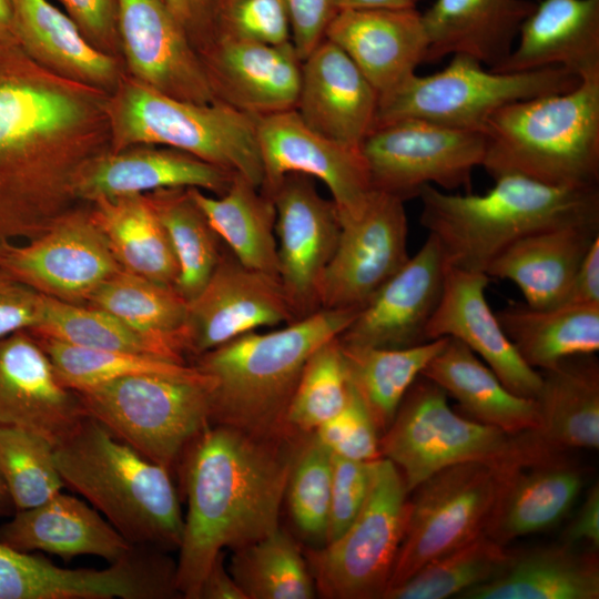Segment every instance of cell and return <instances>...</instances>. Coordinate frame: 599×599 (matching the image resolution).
<instances>
[{
  "instance_id": "cell-36",
  "label": "cell",
  "mask_w": 599,
  "mask_h": 599,
  "mask_svg": "<svg viewBox=\"0 0 599 599\" xmlns=\"http://www.w3.org/2000/svg\"><path fill=\"white\" fill-rule=\"evenodd\" d=\"M496 316L519 356L539 372L599 349V304L537 308L512 302Z\"/></svg>"
},
{
  "instance_id": "cell-30",
  "label": "cell",
  "mask_w": 599,
  "mask_h": 599,
  "mask_svg": "<svg viewBox=\"0 0 599 599\" xmlns=\"http://www.w3.org/2000/svg\"><path fill=\"white\" fill-rule=\"evenodd\" d=\"M0 542L24 552H49L68 561L92 555L110 564L134 548L94 507L62 493L40 506L16 511L0 526Z\"/></svg>"
},
{
  "instance_id": "cell-55",
  "label": "cell",
  "mask_w": 599,
  "mask_h": 599,
  "mask_svg": "<svg viewBox=\"0 0 599 599\" xmlns=\"http://www.w3.org/2000/svg\"><path fill=\"white\" fill-rule=\"evenodd\" d=\"M84 37L97 48L109 45L118 33L116 0H58Z\"/></svg>"
},
{
  "instance_id": "cell-14",
  "label": "cell",
  "mask_w": 599,
  "mask_h": 599,
  "mask_svg": "<svg viewBox=\"0 0 599 599\" xmlns=\"http://www.w3.org/2000/svg\"><path fill=\"white\" fill-rule=\"evenodd\" d=\"M175 564L134 547L105 569H68L0 542V599H166L179 595Z\"/></svg>"
},
{
  "instance_id": "cell-60",
  "label": "cell",
  "mask_w": 599,
  "mask_h": 599,
  "mask_svg": "<svg viewBox=\"0 0 599 599\" xmlns=\"http://www.w3.org/2000/svg\"><path fill=\"white\" fill-rule=\"evenodd\" d=\"M416 0H333L336 10L343 9H409Z\"/></svg>"
},
{
  "instance_id": "cell-38",
  "label": "cell",
  "mask_w": 599,
  "mask_h": 599,
  "mask_svg": "<svg viewBox=\"0 0 599 599\" xmlns=\"http://www.w3.org/2000/svg\"><path fill=\"white\" fill-rule=\"evenodd\" d=\"M94 204L90 215L120 266L175 288L177 261L146 194L100 199Z\"/></svg>"
},
{
  "instance_id": "cell-24",
  "label": "cell",
  "mask_w": 599,
  "mask_h": 599,
  "mask_svg": "<svg viewBox=\"0 0 599 599\" xmlns=\"http://www.w3.org/2000/svg\"><path fill=\"white\" fill-rule=\"evenodd\" d=\"M200 55L217 101L253 118L296 108L302 60L292 41L274 45L216 37Z\"/></svg>"
},
{
  "instance_id": "cell-57",
  "label": "cell",
  "mask_w": 599,
  "mask_h": 599,
  "mask_svg": "<svg viewBox=\"0 0 599 599\" xmlns=\"http://www.w3.org/2000/svg\"><path fill=\"white\" fill-rule=\"evenodd\" d=\"M564 544L575 546L587 542L592 550L599 547V486L593 484L587 493L586 500L581 505L575 518L570 521L562 534Z\"/></svg>"
},
{
  "instance_id": "cell-6",
  "label": "cell",
  "mask_w": 599,
  "mask_h": 599,
  "mask_svg": "<svg viewBox=\"0 0 599 599\" xmlns=\"http://www.w3.org/2000/svg\"><path fill=\"white\" fill-rule=\"evenodd\" d=\"M483 132L481 166L493 179L518 174L550 186H598L599 72L570 91L502 106Z\"/></svg>"
},
{
  "instance_id": "cell-11",
  "label": "cell",
  "mask_w": 599,
  "mask_h": 599,
  "mask_svg": "<svg viewBox=\"0 0 599 599\" xmlns=\"http://www.w3.org/2000/svg\"><path fill=\"white\" fill-rule=\"evenodd\" d=\"M407 489L393 461L373 463L367 498L336 539L306 554L316 592L327 599H383L407 514Z\"/></svg>"
},
{
  "instance_id": "cell-19",
  "label": "cell",
  "mask_w": 599,
  "mask_h": 599,
  "mask_svg": "<svg viewBox=\"0 0 599 599\" xmlns=\"http://www.w3.org/2000/svg\"><path fill=\"white\" fill-rule=\"evenodd\" d=\"M268 196L276 213L278 278L298 319L321 309L317 285L336 248L341 220L334 202L305 174H286Z\"/></svg>"
},
{
  "instance_id": "cell-47",
  "label": "cell",
  "mask_w": 599,
  "mask_h": 599,
  "mask_svg": "<svg viewBox=\"0 0 599 599\" xmlns=\"http://www.w3.org/2000/svg\"><path fill=\"white\" fill-rule=\"evenodd\" d=\"M351 388L341 343L332 338L312 353L302 370L285 414L286 432L313 433L345 407Z\"/></svg>"
},
{
  "instance_id": "cell-1",
  "label": "cell",
  "mask_w": 599,
  "mask_h": 599,
  "mask_svg": "<svg viewBox=\"0 0 599 599\" xmlns=\"http://www.w3.org/2000/svg\"><path fill=\"white\" fill-rule=\"evenodd\" d=\"M293 438L211 424L189 445L180 460L187 511L175 566V588L183 598H199L224 549H238L280 527L301 443Z\"/></svg>"
},
{
  "instance_id": "cell-31",
  "label": "cell",
  "mask_w": 599,
  "mask_h": 599,
  "mask_svg": "<svg viewBox=\"0 0 599 599\" xmlns=\"http://www.w3.org/2000/svg\"><path fill=\"white\" fill-rule=\"evenodd\" d=\"M531 0H435L422 13L428 38L426 61L466 54L489 69L510 53Z\"/></svg>"
},
{
  "instance_id": "cell-62",
  "label": "cell",
  "mask_w": 599,
  "mask_h": 599,
  "mask_svg": "<svg viewBox=\"0 0 599 599\" xmlns=\"http://www.w3.org/2000/svg\"><path fill=\"white\" fill-rule=\"evenodd\" d=\"M16 512L6 483L0 474V518L11 517Z\"/></svg>"
},
{
  "instance_id": "cell-25",
  "label": "cell",
  "mask_w": 599,
  "mask_h": 599,
  "mask_svg": "<svg viewBox=\"0 0 599 599\" xmlns=\"http://www.w3.org/2000/svg\"><path fill=\"white\" fill-rule=\"evenodd\" d=\"M489 276L445 263L443 294L427 326L428 341L451 337L474 352L512 393L536 398L541 374L528 366L487 303Z\"/></svg>"
},
{
  "instance_id": "cell-10",
  "label": "cell",
  "mask_w": 599,
  "mask_h": 599,
  "mask_svg": "<svg viewBox=\"0 0 599 599\" xmlns=\"http://www.w3.org/2000/svg\"><path fill=\"white\" fill-rule=\"evenodd\" d=\"M579 82L578 77L561 68L495 72L469 55L454 54L443 70L426 75L414 73L379 95L374 126L402 119H422L483 131L488 118L502 106L567 92Z\"/></svg>"
},
{
  "instance_id": "cell-34",
  "label": "cell",
  "mask_w": 599,
  "mask_h": 599,
  "mask_svg": "<svg viewBox=\"0 0 599 599\" xmlns=\"http://www.w3.org/2000/svg\"><path fill=\"white\" fill-rule=\"evenodd\" d=\"M454 397L469 418L519 434L539 430L535 398L509 390L498 376L461 342L448 337L422 374Z\"/></svg>"
},
{
  "instance_id": "cell-52",
  "label": "cell",
  "mask_w": 599,
  "mask_h": 599,
  "mask_svg": "<svg viewBox=\"0 0 599 599\" xmlns=\"http://www.w3.org/2000/svg\"><path fill=\"white\" fill-rule=\"evenodd\" d=\"M373 463L333 455L326 542L339 537L361 511L373 477Z\"/></svg>"
},
{
  "instance_id": "cell-17",
  "label": "cell",
  "mask_w": 599,
  "mask_h": 599,
  "mask_svg": "<svg viewBox=\"0 0 599 599\" xmlns=\"http://www.w3.org/2000/svg\"><path fill=\"white\" fill-rule=\"evenodd\" d=\"M256 119L266 195L290 173L321 180L329 190L341 222L357 216L374 192L359 146L329 139L287 110Z\"/></svg>"
},
{
  "instance_id": "cell-46",
  "label": "cell",
  "mask_w": 599,
  "mask_h": 599,
  "mask_svg": "<svg viewBox=\"0 0 599 599\" xmlns=\"http://www.w3.org/2000/svg\"><path fill=\"white\" fill-rule=\"evenodd\" d=\"M508 550L485 534L428 562L383 599H446L493 578Z\"/></svg>"
},
{
  "instance_id": "cell-61",
  "label": "cell",
  "mask_w": 599,
  "mask_h": 599,
  "mask_svg": "<svg viewBox=\"0 0 599 599\" xmlns=\"http://www.w3.org/2000/svg\"><path fill=\"white\" fill-rule=\"evenodd\" d=\"M0 44H18L11 0H0Z\"/></svg>"
},
{
  "instance_id": "cell-12",
  "label": "cell",
  "mask_w": 599,
  "mask_h": 599,
  "mask_svg": "<svg viewBox=\"0 0 599 599\" xmlns=\"http://www.w3.org/2000/svg\"><path fill=\"white\" fill-rule=\"evenodd\" d=\"M498 478L499 469L468 461L435 473L410 491L414 495L407 500L404 534L386 591L484 534Z\"/></svg>"
},
{
  "instance_id": "cell-43",
  "label": "cell",
  "mask_w": 599,
  "mask_h": 599,
  "mask_svg": "<svg viewBox=\"0 0 599 599\" xmlns=\"http://www.w3.org/2000/svg\"><path fill=\"white\" fill-rule=\"evenodd\" d=\"M88 305L141 333L179 341L187 354V302L174 287L121 267L93 292Z\"/></svg>"
},
{
  "instance_id": "cell-45",
  "label": "cell",
  "mask_w": 599,
  "mask_h": 599,
  "mask_svg": "<svg viewBox=\"0 0 599 599\" xmlns=\"http://www.w3.org/2000/svg\"><path fill=\"white\" fill-rule=\"evenodd\" d=\"M60 383L81 392L89 387L132 375H161L195 378L203 373L193 364L124 352L99 351L38 337Z\"/></svg>"
},
{
  "instance_id": "cell-16",
  "label": "cell",
  "mask_w": 599,
  "mask_h": 599,
  "mask_svg": "<svg viewBox=\"0 0 599 599\" xmlns=\"http://www.w3.org/2000/svg\"><path fill=\"white\" fill-rule=\"evenodd\" d=\"M121 268L90 213L65 212L39 236L10 244L0 270L40 294L88 305L93 292Z\"/></svg>"
},
{
  "instance_id": "cell-41",
  "label": "cell",
  "mask_w": 599,
  "mask_h": 599,
  "mask_svg": "<svg viewBox=\"0 0 599 599\" xmlns=\"http://www.w3.org/2000/svg\"><path fill=\"white\" fill-rule=\"evenodd\" d=\"M29 332L38 337L84 348L151 355L186 363L185 347L179 341L135 331L105 311L48 296L43 298L39 325Z\"/></svg>"
},
{
  "instance_id": "cell-56",
  "label": "cell",
  "mask_w": 599,
  "mask_h": 599,
  "mask_svg": "<svg viewBox=\"0 0 599 599\" xmlns=\"http://www.w3.org/2000/svg\"><path fill=\"white\" fill-rule=\"evenodd\" d=\"M162 1L182 26L199 53L215 41L219 0Z\"/></svg>"
},
{
  "instance_id": "cell-21",
  "label": "cell",
  "mask_w": 599,
  "mask_h": 599,
  "mask_svg": "<svg viewBox=\"0 0 599 599\" xmlns=\"http://www.w3.org/2000/svg\"><path fill=\"white\" fill-rule=\"evenodd\" d=\"M445 260L435 236L388 278L338 336L344 345L404 348L429 342L427 326L439 304Z\"/></svg>"
},
{
  "instance_id": "cell-33",
  "label": "cell",
  "mask_w": 599,
  "mask_h": 599,
  "mask_svg": "<svg viewBox=\"0 0 599 599\" xmlns=\"http://www.w3.org/2000/svg\"><path fill=\"white\" fill-rule=\"evenodd\" d=\"M460 599H598L597 550L575 546L537 547L508 551L498 572Z\"/></svg>"
},
{
  "instance_id": "cell-15",
  "label": "cell",
  "mask_w": 599,
  "mask_h": 599,
  "mask_svg": "<svg viewBox=\"0 0 599 599\" xmlns=\"http://www.w3.org/2000/svg\"><path fill=\"white\" fill-rule=\"evenodd\" d=\"M407 237L404 201L374 190L357 216L341 222L317 285L319 308L359 311L408 260Z\"/></svg>"
},
{
  "instance_id": "cell-28",
  "label": "cell",
  "mask_w": 599,
  "mask_h": 599,
  "mask_svg": "<svg viewBox=\"0 0 599 599\" xmlns=\"http://www.w3.org/2000/svg\"><path fill=\"white\" fill-rule=\"evenodd\" d=\"M235 174L175 149L121 150L87 159L73 176L72 193L92 202L176 187L221 195Z\"/></svg>"
},
{
  "instance_id": "cell-49",
  "label": "cell",
  "mask_w": 599,
  "mask_h": 599,
  "mask_svg": "<svg viewBox=\"0 0 599 599\" xmlns=\"http://www.w3.org/2000/svg\"><path fill=\"white\" fill-rule=\"evenodd\" d=\"M301 440L285 496L293 521L303 536L325 545L333 473V454L313 433Z\"/></svg>"
},
{
  "instance_id": "cell-32",
  "label": "cell",
  "mask_w": 599,
  "mask_h": 599,
  "mask_svg": "<svg viewBox=\"0 0 599 599\" xmlns=\"http://www.w3.org/2000/svg\"><path fill=\"white\" fill-rule=\"evenodd\" d=\"M598 237L599 222L546 229L507 247L486 274L515 283L529 306H556L562 303L579 265Z\"/></svg>"
},
{
  "instance_id": "cell-37",
  "label": "cell",
  "mask_w": 599,
  "mask_h": 599,
  "mask_svg": "<svg viewBox=\"0 0 599 599\" xmlns=\"http://www.w3.org/2000/svg\"><path fill=\"white\" fill-rule=\"evenodd\" d=\"M18 45L32 61L88 84H110L114 60L48 0H11Z\"/></svg>"
},
{
  "instance_id": "cell-4",
  "label": "cell",
  "mask_w": 599,
  "mask_h": 599,
  "mask_svg": "<svg viewBox=\"0 0 599 599\" xmlns=\"http://www.w3.org/2000/svg\"><path fill=\"white\" fill-rule=\"evenodd\" d=\"M494 180L484 194L420 189V224L438 241L446 264L486 274L500 253L527 235L599 222L598 186H550L518 174Z\"/></svg>"
},
{
  "instance_id": "cell-42",
  "label": "cell",
  "mask_w": 599,
  "mask_h": 599,
  "mask_svg": "<svg viewBox=\"0 0 599 599\" xmlns=\"http://www.w3.org/2000/svg\"><path fill=\"white\" fill-rule=\"evenodd\" d=\"M174 251L179 276L175 290L186 301L206 284L222 254V241L190 193V187L146 194Z\"/></svg>"
},
{
  "instance_id": "cell-5",
  "label": "cell",
  "mask_w": 599,
  "mask_h": 599,
  "mask_svg": "<svg viewBox=\"0 0 599 599\" xmlns=\"http://www.w3.org/2000/svg\"><path fill=\"white\" fill-rule=\"evenodd\" d=\"M63 480L134 547L179 549L184 518L165 467L115 438L85 416L54 448Z\"/></svg>"
},
{
  "instance_id": "cell-22",
  "label": "cell",
  "mask_w": 599,
  "mask_h": 599,
  "mask_svg": "<svg viewBox=\"0 0 599 599\" xmlns=\"http://www.w3.org/2000/svg\"><path fill=\"white\" fill-rule=\"evenodd\" d=\"M85 416L78 393L60 383L33 334L0 339V427L37 433L55 447Z\"/></svg>"
},
{
  "instance_id": "cell-8",
  "label": "cell",
  "mask_w": 599,
  "mask_h": 599,
  "mask_svg": "<svg viewBox=\"0 0 599 599\" xmlns=\"http://www.w3.org/2000/svg\"><path fill=\"white\" fill-rule=\"evenodd\" d=\"M111 122L114 151L163 145L263 183L256 119L221 101H185L134 80L112 102Z\"/></svg>"
},
{
  "instance_id": "cell-20",
  "label": "cell",
  "mask_w": 599,
  "mask_h": 599,
  "mask_svg": "<svg viewBox=\"0 0 599 599\" xmlns=\"http://www.w3.org/2000/svg\"><path fill=\"white\" fill-rule=\"evenodd\" d=\"M116 28L135 81L185 101L216 100L199 51L162 0H116Z\"/></svg>"
},
{
  "instance_id": "cell-26",
  "label": "cell",
  "mask_w": 599,
  "mask_h": 599,
  "mask_svg": "<svg viewBox=\"0 0 599 599\" xmlns=\"http://www.w3.org/2000/svg\"><path fill=\"white\" fill-rule=\"evenodd\" d=\"M379 94L354 61L323 39L302 61L295 110L318 133L359 146L374 128Z\"/></svg>"
},
{
  "instance_id": "cell-9",
  "label": "cell",
  "mask_w": 599,
  "mask_h": 599,
  "mask_svg": "<svg viewBox=\"0 0 599 599\" xmlns=\"http://www.w3.org/2000/svg\"><path fill=\"white\" fill-rule=\"evenodd\" d=\"M211 379L132 375L78 392L88 416L170 471L211 425Z\"/></svg>"
},
{
  "instance_id": "cell-40",
  "label": "cell",
  "mask_w": 599,
  "mask_h": 599,
  "mask_svg": "<svg viewBox=\"0 0 599 599\" xmlns=\"http://www.w3.org/2000/svg\"><path fill=\"white\" fill-rule=\"evenodd\" d=\"M447 339L436 338L404 348L351 346L339 342L349 380L379 433L384 434L390 426L409 387Z\"/></svg>"
},
{
  "instance_id": "cell-29",
  "label": "cell",
  "mask_w": 599,
  "mask_h": 599,
  "mask_svg": "<svg viewBox=\"0 0 599 599\" xmlns=\"http://www.w3.org/2000/svg\"><path fill=\"white\" fill-rule=\"evenodd\" d=\"M517 44L495 72L561 68L599 72V0H541L521 22Z\"/></svg>"
},
{
  "instance_id": "cell-53",
  "label": "cell",
  "mask_w": 599,
  "mask_h": 599,
  "mask_svg": "<svg viewBox=\"0 0 599 599\" xmlns=\"http://www.w3.org/2000/svg\"><path fill=\"white\" fill-rule=\"evenodd\" d=\"M44 295L0 270V339L35 328Z\"/></svg>"
},
{
  "instance_id": "cell-7",
  "label": "cell",
  "mask_w": 599,
  "mask_h": 599,
  "mask_svg": "<svg viewBox=\"0 0 599 599\" xmlns=\"http://www.w3.org/2000/svg\"><path fill=\"white\" fill-rule=\"evenodd\" d=\"M447 397L419 375L379 438L380 456L398 468L408 493L449 466L478 461L502 469L552 448L538 430L511 434L464 417Z\"/></svg>"
},
{
  "instance_id": "cell-2",
  "label": "cell",
  "mask_w": 599,
  "mask_h": 599,
  "mask_svg": "<svg viewBox=\"0 0 599 599\" xmlns=\"http://www.w3.org/2000/svg\"><path fill=\"white\" fill-rule=\"evenodd\" d=\"M84 116L83 103L48 85L18 44H0V255L68 212L85 160L57 150V139Z\"/></svg>"
},
{
  "instance_id": "cell-44",
  "label": "cell",
  "mask_w": 599,
  "mask_h": 599,
  "mask_svg": "<svg viewBox=\"0 0 599 599\" xmlns=\"http://www.w3.org/2000/svg\"><path fill=\"white\" fill-rule=\"evenodd\" d=\"M229 571L246 599H312L317 595L307 560L281 527L233 550Z\"/></svg>"
},
{
  "instance_id": "cell-35",
  "label": "cell",
  "mask_w": 599,
  "mask_h": 599,
  "mask_svg": "<svg viewBox=\"0 0 599 599\" xmlns=\"http://www.w3.org/2000/svg\"><path fill=\"white\" fill-rule=\"evenodd\" d=\"M540 374L535 400L545 443L565 451L598 449L599 365L593 354L566 358Z\"/></svg>"
},
{
  "instance_id": "cell-50",
  "label": "cell",
  "mask_w": 599,
  "mask_h": 599,
  "mask_svg": "<svg viewBox=\"0 0 599 599\" xmlns=\"http://www.w3.org/2000/svg\"><path fill=\"white\" fill-rule=\"evenodd\" d=\"M266 44L291 41L283 0H219L217 35Z\"/></svg>"
},
{
  "instance_id": "cell-23",
  "label": "cell",
  "mask_w": 599,
  "mask_h": 599,
  "mask_svg": "<svg viewBox=\"0 0 599 599\" xmlns=\"http://www.w3.org/2000/svg\"><path fill=\"white\" fill-rule=\"evenodd\" d=\"M565 450L547 449L499 469L496 499L484 534L505 546L560 522L579 497L587 469Z\"/></svg>"
},
{
  "instance_id": "cell-48",
  "label": "cell",
  "mask_w": 599,
  "mask_h": 599,
  "mask_svg": "<svg viewBox=\"0 0 599 599\" xmlns=\"http://www.w3.org/2000/svg\"><path fill=\"white\" fill-rule=\"evenodd\" d=\"M54 446L43 436L18 427H0V474L16 511L42 505L64 487Z\"/></svg>"
},
{
  "instance_id": "cell-39",
  "label": "cell",
  "mask_w": 599,
  "mask_h": 599,
  "mask_svg": "<svg viewBox=\"0 0 599 599\" xmlns=\"http://www.w3.org/2000/svg\"><path fill=\"white\" fill-rule=\"evenodd\" d=\"M190 193L229 251L245 266L278 277L273 200L241 174L217 197Z\"/></svg>"
},
{
  "instance_id": "cell-3",
  "label": "cell",
  "mask_w": 599,
  "mask_h": 599,
  "mask_svg": "<svg viewBox=\"0 0 599 599\" xmlns=\"http://www.w3.org/2000/svg\"><path fill=\"white\" fill-rule=\"evenodd\" d=\"M357 309L321 308L278 329L238 336L194 357L210 377L211 424L258 436H294L284 418L302 370L325 342L338 337Z\"/></svg>"
},
{
  "instance_id": "cell-54",
  "label": "cell",
  "mask_w": 599,
  "mask_h": 599,
  "mask_svg": "<svg viewBox=\"0 0 599 599\" xmlns=\"http://www.w3.org/2000/svg\"><path fill=\"white\" fill-rule=\"evenodd\" d=\"M287 10L291 41L303 61L324 39L335 13L333 0H283Z\"/></svg>"
},
{
  "instance_id": "cell-59",
  "label": "cell",
  "mask_w": 599,
  "mask_h": 599,
  "mask_svg": "<svg viewBox=\"0 0 599 599\" xmlns=\"http://www.w3.org/2000/svg\"><path fill=\"white\" fill-rule=\"evenodd\" d=\"M221 554L202 581L197 599H246L230 571L224 566Z\"/></svg>"
},
{
  "instance_id": "cell-18",
  "label": "cell",
  "mask_w": 599,
  "mask_h": 599,
  "mask_svg": "<svg viewBox=\"0 0 599 599\" xmlns=\"http://www.w3.org/2000/svg\"><path fill=\"white\" fill-rule=\"evenodd\" d=\"M295 313L278 277L242 264L229 248L201 292L187 302V354L194 357Z\"/></svg>"
},
{
  "instance_id": "cell-27",
  "label": "cell",
  "mask_w": 599,
  "mask_h": 599,
  "mask_svg": "<svg viewBox=\"0 0 599 599\" xmlns=\"http://www.w3.org/2000/svg\"><path fill=\"white\" fill-rule=\"evenodd\" d=\"M324 38L346 52L379 95L416 73L428 50L416 8L336 10Z\"/></svg>"
},
{
  "instance_id": "cell-58",
  "label": "cell",
  "mask_w": 599,
  "mask_h": 599,
  "mask_svg": "<svg viewBox=\"0 0 599 599\" xmlns=\"http://www.w3.org/2000/svg\"><path fill=\"white\" fill-rule=\"evenodd\" d=\"M561 304H599V237L579 265Z\"/></svg>"
},
{
  "instance_id": "cell-51",
  "label": "cell",
  "mask_w": 599,
  "mask_h": 599,
  "mask_svg": "<svg viewBox=\"0 0 599 599\" xmlns=\"http://www.w3.org/2000/svg\"><path fill=\"white\" fill-rule=\"evenodd\" d=\"M313 434L335 456L362 461L382 457L379 432L353 385L345 407Z\"/></svg>"
},
{
  "instance_id": "cell-13",
  "label": "cell",
  "mask_w": 599,
  "mask_h": 599,
  "mask_svg": "<svg viewBox=\"0 0 599 599\" xmlns=\"http://www.w3.org/2000/svg\"><path fill=\"white\" fill-rule=\"evenodd\" d=\"M359 148L373 189L405 202L426 184L469 191L486 140L480 130L402 119L374 126Z\"/></svg>"
}]
</instances>
